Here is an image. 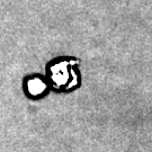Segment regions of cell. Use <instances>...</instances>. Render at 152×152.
Here are the masks:
<instances>
[{
    "label": "cell",
    "mask_w": 152,
    "mask_h": 152,
    "mask_svg": "<svg viewBox=\"0 0 152 152\" xmlns=\"http://www.w3.org/2000/svg\"><path fill=\"white\" fill-rule=\"evenodd\" d=\"M78 61H62L51 68L52 80L55 87H72L77 83V76L72 70V66L76 65Z\"/></svg>",
    "instance_id": "6da1fadb"
},
{
    "label": "cell",
    "mask_w": 152,
    "mask_h": 152,
    "mask_svg": "<svg viewBox=\"0 0 152 152\" xmlns=\"http://www.w3.org/2000/svg\"><path fill=\"white\" fill-rule=\"evenodd\" d=\"M28 86H29L28 87L29 91L34 94V95H38V94H41L45 89V85L39 79H33V80H31V81L28 82Z\"/></svg>",
    "instance_id": "7a4b0ae2"
}]
</instances>
